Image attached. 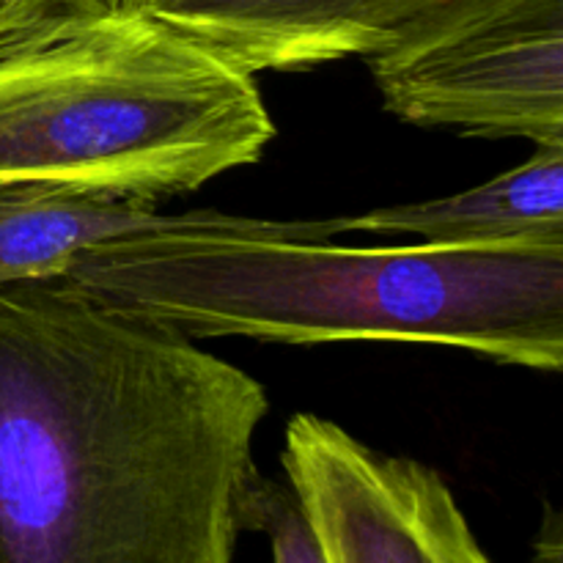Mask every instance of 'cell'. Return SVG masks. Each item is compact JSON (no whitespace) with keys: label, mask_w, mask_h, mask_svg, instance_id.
Returning <instances> with one entry per match:
<instances>
[{"label":"cell","mask_w":563,"mask_h":563,"mask_svg":"<svg viewBox=\"0 0 563 563\" xmlns=\"http://www.w3.org/2000/svg\"><path fill=\"white\" fill-rule=\"evenodd\" d=\"M445 0H141L146 11L234 69L306 71L368 60Z\"/></svg>","instance_id":"cell-6"},{"label":"cell","mask_w":563,"mask_h":563,"mask_svg":"<svg viewBox=\"0 0 563 563\" xmlns=\"http://www.w3.org/2000/svg\"><path fill=\"white\" fill-rule=\"evenodd\" d=\"M242 528L269 539L273 563H328L295 489L256 473L245 495Z\"/></svg>","instance_id":"cell-9"},{"label":"cell","mask_w":563,"mask_h":563,"mask_svg":"<svg viewBox=\"0 0 563 563\" xmlns=\"http://www.w3.org/2000/svg\"><path fill=\"white\" fill-rule=\"evenodd\" d=\"M102 3L113 5V9H135V5L141 3V0H102Z\"/></svg>","instance_id":"cell-11"},{"label":"cell","mask_w":563,"mask_h":563,"mask_svg":"<svg viewBox=\"0 0 563 563\" xmlns=\"http://www.w3.org/2000/svg\"><path fill=\"white\" fill-rule=\"evenodd\" d=\"M284 471L328 563H489L438 471L335 421L291 418Z\"/></svg>","instance_id":"cell-5"},{"label":"cell","mask_w":563,"mask_h":563,"mask_svg":"<svg viewBox=\"0 0 563 563\" xmlns=\"http://www.w3.org/2000/svg\"><path fill=\"white\" fill-rule=\"evenodd\" d=\"M163 218L141 198L0 181V286L64 275L82 247Z\"/></svg>","instance_id":"cell-8"},{"label":"cell","mask_w":563,"mask_h":563,"mask_svg":"<svg viewBox=\"0 0 563 563\" xmlns=\"http://www.w3.org/2000/svg\"><path fill=\"white\" fill-rule=\"evenodd\" d=\"M64 278L190 339L390 341L563 368V245L352 247L324 220L201 209L82 247Z\"/></svg>","instance_id":"cell-2"},{"label":"cell","mask_w":563,"mask_h":563,"mask_svg":"<svg viewBox=\"0 0 563 563\" xmlns=\"http://www.w3.org/2000/svg\"><path fill=\"white\" fill-rule=\"evenodd\" d=\"M273 137L256 77L146 11L0 0V181L157 203Z\"/></svg>","instance_id":"cell-3"},{"label":"cell","mask_w":563,"mask_h":563,"mask_svg":"<svg viewBox=\"0 0 563 563\" xmlns=\"http://www.w3.org/2000/svg\"><path fill=\"white\" fill-rule=\"evenodd\" d=\"M330 236H416L423 245H563V143L454 196L324 220Z\"/></svg>","instance_id":"cell-7"},{"label":"cell","mask_w":563,"mask_h":563,"mask_svg":"<svg viewBox=\"0 0 563 563\" xmlns=\"http://www.w3.org/2000/svg\"><path fill=\"white\" fill-rule=\"evenodd\" d=\"M267 412L170 324L64 275L0 286V563H234Z\"/></svg>","instance_id":"cell-1"},{"label":"cell","mask_w":563,"mask_h":563,"mask_svg":"<svg viewBox=\"0 0 563 563\" xmlns=\"http://www.w3.org/2000/svg\"><path fill=\"white\" fill-rule=\"evenodd\" d=\"M366 64L401 121L563 143V0H445Z\"/></svg>","instance_id":"cell-4"},{"label":"cell","mask_w":563,"mask_h":563,"mask_svg":"<svg viewBox=\"0 0 563 563\" xmlns=\"http://www.w3.org/2000/svg\"><path fill=\"white\" fill-rule=\"evenodd\" d=\"M561 517L555 509H548V520H544L542 531H539L537 563H561Z\"/></svg>","instance_id":"cell-10"}]
</instances>
